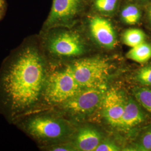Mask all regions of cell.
Listing matches in <instances>:
<instances>
[{
    "label": "cell",
    "mask_w": 151,
    "mask_h": 151,
    "mask_svg": "<svg viewBox=\"0 0 151 151\" xmlns=\"http://www.w3.org/2000/svg\"><path fill=\"white\" fill-rule=\"evenodd\" d=\"M47 74L43 54L32 39L7 60L0 73V105L9 119L15 122L35 110Z\"/></svg>",
    "instance_id": "obj_1"
},
{
    "label": "cell",
    "mask_w": 151,
    "mask_h": 151,
    "mask_svg": "<svg viewBox=\"0 0 151 151\" xmlns=\"http://www.w3.org/2000/svg\"><path fill=\"white\" fill-rule=\"evenodd\" d=\"M17 126L40 143H59L70 134L68 123L60 118L32 111L17 119Z\"/></svg>",
    "instance_id": "obj_2"
},
{
    "label": "cell",
    "mask_w": 151,
    "mask_h": 151,
    "mask_svg": "<svg viewBox=\"0 0 151 151\" xmlns=\"http://www.w3.org/2000/svg\"><path fill=\"white\" fill-rule=\"evenodd\" d=\"M72 27H58L43 30L42 45L53 57L63 59L84 54L86 44L82 36Z\"/></svg>",
    "instance_id": "obj_3"
},
{
    "label": "cell",
    "mask_w": 151,
    "mask_h": 151,
    "mask_svg": "<svg viewBox=\"0 0 151 151\" xmlns=\"http://www.w3.org/2000/svg\"><path fill=\"white\" fill-rule=\"evenodd\" d=\"M69 65L47 76L42 99L51 105H60L81 90Z\"/></svg>",
    "instance_id": "obj_4"
},
{
    "label": "cell",
    "mask_w": 151,
    "mask_h": 151,
    "mask_svg": "<svg viewBox=\"0 0 151 151\" xmlns=\"http://www.w3.org/2000/svg\"><path fill=\"white\" fill-rule=\"evenodd\" d=\"M72 73L81 88L106 87L110 65L101 57L76 60L69 65Z\"/></svg>",
    "instance_id": "obj_5"
},
{
    "label": "cell",
    "mask_w": 151,
    "mask_h": 151,
    "mask_svg": "<svg viewBox=\"0 0 151 151\" xmlns=\"http://www.w3.org/2000/svg\"><path fill=\"white\" fill-rule=\"evenodd\" d=\"M88 11L87 0H53L43 30L54 27H73Z\"/></svg>",
    "instance_id": "obj_6"
},
{
    "label": "cell",
    "mask_w": 151,
    "mask_h": 151,
    "mask_svg": "<svg viewBox=\"0 0 151 151\" xmlns=\"http://www.w3.org/2000/svg\"><path fill=\"white\" fill-rule=\"evenodd\" d=\"M89 35L94 43L104 49L112 50L118 44L117 32L111 19L87 11L83 17Z\"/></svg>",
    "instance_id": "obj_7"
},
{
    "label": "cell",
    "mask_w": 151,
    "mask_h": 151,
    "mask_svg": "<svg viewBox=\"0 0 151 151\" xmlns=\"http://www.w3.org/2000/svg\"><path fill=\"white\" fill-rule=\"evenodd\" d=\"M106 91V87L82 88L60 106L65 113L72 115H86L102 104Z\"/></svg>",
    "instance_id": "obj_8"
},
{
    "label": "cell",
    "mask_w": 151,
    "mask_h": 151,
    "mask_svg": "<svg viewBox=\"0 0 151 151\" xmlns=\"http://www.w3.org/2000/svg\"><path fill=\"white\" fill-rule=\"evenodd\" d=\"M127 100L123 92L116 88L106 91L103 99V115L110 124L119 127Z\"/></svg>",
    "instance_id": "obj_9"
},
{
    "label": "cell",
    "mask_w": 151,
    "mask_h": 151,
    "mask_svg": "<svg viewBox=\"0 0 151 151\" xmlns=\"http://www.w3.org/2000/svg\"><path fill=\"white\" fill-rule=\"evenodd\" d=\"M101 142V136L97 130L85 127L79 130L76 137V149L82 151H94Z\"/></svg>",
    "instance_id": "obj_10"
},
{
    "label": "cell",
    "mask_w": 151,
    "mask_h": 151,
    "mask_svg": "<svg viewBox=\"0 0 151 151\" xmlns=\"http://www.w3.org/2000/svg\"><path fill=\"white\" fill-rule=\"evenodd\" d=\"M144 118L139 106L130 98L127 100L119 127L124 130L132 129L142 123Z\"/></svg>",
    "instance_id": "obj_11"
},
{
    "label": "cell",
    "mask_w": 151,
    "mask_h": 151,
    "mask_svg": "<svg viewBox=\"0 0 151 151\" xmlns=\"http://www.w3.org/2000/svg\"><path fill=\"white\" fill-rule=\"evenodd\" d=\"M123 0H88V10L102 16H117Z\"/></svg>",
    "instance_id": "obj_12"
},
{
    "label": "cell",
    "mask_w": 151,
    "mask_h": 151,
    "mask_svg": "<svg viewBox=\"0 0 151 151\" xmlns=\"http://www.w3.org/2000/svg\"><path fill=\"white\" fill-rule=\"evenodd\" d=\"M117 15L124 24L134 25L140 21L142 11L137 4L123 0Z\"/></svg>",
    "instance_id": "obj_13"
},
{
    "label": "cell",
    "mask_w": 151,
    "mask_h": 151,
    "mask_svg": "<svg viewBox=\"0 0 151 151\" xmlns=\"http://www.w3.org/2000/svg\"><path fill=\"white\" fill-rule=\"evenodd\" d=\"M127 57L138 63H145L151 58V45L143 42L131 48L126 54Z\"/></svg>",
    "instance_id": "obj_14"
},
{
    "label": "cell",
    "mask_w": 151,
    "mask_h": 151,
    "mask_svg": "<svg viewBox=\"0 0 151 151\" xmlns=\"http://www.w3.org/2000/svg\"><path fill=\"white\" fill-rule=\"evenodd\" d=\"M146 38L144 32L136 28H130L125 30L122 37L124 44L131 48L145 42Z\"/></svg>",
    "instance_id": "obj_15"
},
{
    "label": "cell",
    "mask_w": 151,
    "mask_h": 151,
    "mask_svg": "<svg viewBox=\"0 0 151 151\" xmlns=\"http://www.w3.org/2000/svg\"><path fill=\"white\" fill-rule=\"evenodd\" d=\"M133 92L137 101L151 113V89L138 87L134 90Z\"/></svg>",
    "instance_id": "obj_16"
},
{
    "label": "cell",
    "mask_w": 151,
    "mask_h": 151,
    "mask_svg": "<svg viewBox=\"0 0 151 151\" xmlns=\"http://www.w3.org/2000/svg\"><path fill=\"white\" fill-rule=\"evenodd\" d=\"M137 78L140 83L151 85V66H146L139 70Z\"/></svg>",
    "instance_id": "obj_17"
},
{
    "label": "cell",
    "mask_w": 151,
    "mask_h": 151,
    "mask_svg": "<svg viewBox=\"0 0 151 151\" xmlns=\"http://www.w3.org/2000/svg\"><path fill=\"white\" fill-rule=\"evenodd\" d=\"M139 148L142 151H151V131L146 133L142 137Z\"/></svg>",
    "instance_id": "obj_18"
},
{
    "label": "cell",
    "mask_w": 151,
    "mask_h": 151,
    "mask_svg": "<svg viewBox=\"0 0 151 151\" xmlns=\"http://www.w3.org/2000/svg\"><path fill=\"white\" fill-rule=\"evenodd\" d=\"M120 148L114 143L110 142H105L100 143L97 146L95 151H119Z\"/></svg>",
    "instance_id": "obj_19"
},
{
    "label": "cell",
    "mask_w": 151,
    "mask_h": 151,
    "mask_svg": "<svg viewBox=\"0 0 151 151\" xmlns=\"http://www.w3.org/2000/svg\"><path fill=\"white\" fill-rule=\"evenodd\" d=\"M48 149L49 151H75V146H70L67 144H57L48 147Z\"/></svg>",
    "instance_id": "obj_20"
},
{
    "label": "cell",
    "mask_w": 151,
    "mask_h": 151,
    "mask_svg": "<svg viewBox=\"0 0 151 151\" xmlns=\"http://www.w3.org/2000/svg\"><path fill=\"white\" fill-rule=\"evenodd\" d=\"M147 15H148V17L149 19V21L150 22L151 24V4L149 6L148 8V11H147Z\"/></svg>",
    "instance_id": "obj_21"
},
{
    "label": "cell",
    "mask_w": 151,
    "mask_h": 151,
    "mask_svg": "<svg viewBox=\"0 0 151 151\" xmlns=\"http://www.w3.org/2000/svg\"><path fill=\"white\" fill-rule=\"evenodd\" d=\"M124 1H130V2H132L135 4L139 3V2H146L148 1V0H124Z\"/></svg>",
    "instance_id": "obj_22"
},
{
    "label": "cell",
    "mask_w": 151,
    "mask_h": 151,
    "mask_svg": "<svg viewBox=\"0 0 151 151\" xmlns=\"http://www.w3.org/2000/svg\"><path fill=\"white\" fill-rule=\"evenodd\" d=\"M4 6V0H0V11L2 10Z\"/></svg>",
    "instance_id": "obj_23"
},
{
    "label": "cell",
    "mask_w": 151,
    "mask_h": 151,
    "mask_svg": "<svg viewBox=\"0 0 151 151\" xmlns=\"http://www.w3.org/2000/svg\"><path fill=\"white\" fill-rule=\"evenodd\" d=\"M0 15H1V11H0Z\"/></svg>",
    "instance_id": "obj_24"
},
{
    "label": "cell",
    "mask_w": 151,
    "mask_h": 151,
    "mask_svg": "<svg viewBox=\"0 0 151 151\" xmlns=\"http://www.w3.org/2000/svg\"><path fill=\"white\" fill-rule=\"evenodd\" d=\"M87 1H88V0H87Z\"/></svg>",
    "instance_id": "obj_25"
}]
</instances>
